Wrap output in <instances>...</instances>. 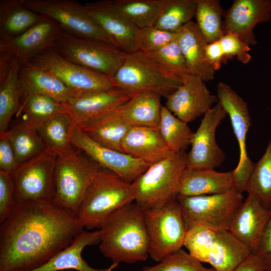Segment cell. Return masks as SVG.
<instances>
[{"mask_svg":"<svg viewBox=\"0 0 271 271\" xmlns=\"http://www.w3.org/2000/svg\"><path fill=\"white\" fill-rule=\"evenodd\" d=\"M29 62L51 72L75 92H91L114 88L112 77L66 59L53 47Z\"/></svg>","mask_w":271,"mask_h":271,"instance_id":"4fadbf2b","label":"cell"},{"mask_svg":"<svg viewBox=\"0 0 271 271\" xmlns=\"http://www.w3.org/2000/svg\"><path fill=\"white\" fill-rule=\"evenodd\" d=\"M68 112L66 105L46 96L36 95L26 99L17 115H21L22 121L39 129L54 116Z\"/></svg>","mask_w":271,"mask_h":271,"instance_id":"d6a6232c","label":"cell"},{"mask_svg":"<svg viewBox=\"0 0 271 271\" xmlns=\"http://www.w3.org/2000/svg\"><path fill=\"white\" fill-rule=\"evenodd\" d=\"M149 256L159 262L182 248L187 230L177 199L144 211Z\"/></svg>","mask_w":271,"mask_h":271,"instance_id":"52a82bcc","label":"cell"},{"mask_svg":"<svg viewBox=\"0 0 271 271\" xmlns=\"http://www.w3.org/2000/svg\"><path fill=\"white\" fill-rule=\"evenodd\" d=\"M187 124L176 116L165 106H162L158 128L171 152H184L190 145L194 132Z\"/></svg>","mask_w":271,"mask_h":271,"instance_id":"8d00e7d4","label":"cell"},{"mask_svg":"<svg viewBox=\"0 0 271 271\" xmlns=\"http://www.w3.org/2000/svg\"><path fill=\"white\" fill-rule=\"evenodd\" d=\"M74 150L57 157L54 173V201L77 214L101 167Z\"/></svg>","mask_w":271,"mask_h":271,"instance_id":"8992f818","label":"cell"},{"mask_svg":"<svg viewBox=\"0 0 271 271\" xmlns=\"http://www.w3.org/2000/svg\"><path fill=\"white\" fill-rule=\"evenodd\" d=\"M53 48L66 59L112 77L126 54L105 42L78 37L62 30Z\"/></svg>","mask_w":271,"mask_h":271,"instance_id":"ba28073f","label":"cell"},{"mask_svg":"<svg viewBox=\"0 0 271 271\" xmlns=\"http://www.w3.org/2000/svg\"><path fill=\"white\" fill-rule=\"evenodd\" d=\"M166 0H114L118 10L139 30L154 26Z\"/></svg>","mask_w":271,"mask_h":271,"instance_id":"d590c367","label":"cell"},{"mask_svg":"<svg viewBox=\"0 0 271 271\" xmlns=\"http://www.w3.org/2000/svg\"><path fill=\"white\" fill-rule=\"evenodd\" d=\"M117 108L80 128L100 145L123 152V140L131 127L124 121Z\"/></svg>","mask_w":271,"mask_h":271,"instance_id":"4dcf8cb0","label":"cell"},{"mask_svg":"<svg viewBox=\"0 0 271 271\" xmlns=\"http://www.w3.org/2000/svg\"><path fill=\"white\" fill-rule=\"evenodd\" d=\"M61 31L59 25L47 17L20 35L11 39H0V53L16 57L21 65L52 48Z\"/></svg>","mask_w":271,"mask_h":271,"instance_id":"ac0fdd59","label":"cell"},{"mask_svg":"<svg viewBox=\"0 0 271 271\" xmlns=\"http://www.w3.org/2000/svg\"><path fill=\"white\" fill-rule=\"evenodd\" d=\"M21 66L16 57L0 53V134L7 131L12 118L24 101L19 79Z\"/></svg>","mask_w":271,"mask_h":271,"instance_id":"7402d4cb","label":"cell"},{"mask_svg":"<svg viewBox=\"0 0 271 271\" xmlns=\"http://www.w3.org/2000/svg\"><path fill=\"white\" fill-rule=\"evenodd\" d=\"M84 6L89 15L106 34L113 46L126 54L139 50V29L118 10L113 1L88 3Z\"/></svg>","mask_w":271,"mask_h":271,"instance_id":"e0dca14e","label":"cell"},{"mask_svg":"<svg viewBox=\"0 0 271 271\" xmlns=\"http://www.w3.org/2000/svg\"><path fill=\"white\" fill-rule=\"evenodd\" d=\"M216 230L199 225H190L187 227L183 246L200 262H206Z\"/></svg>","mask_w":271,"mask_h":271,"instance_id":"ab89813d","label":"cell"},{"mask_svg":"<svg viewBox=\"0 0 271 271\" xmlns=\"http://www.w3.org/2000/svg\"><path fill=\"white\" fill-rule=\"evenodd\" d=\"M245 191L255 195L265 207L271 209V137L264 154L254 164Z\"/></svg>","mask_w":271,"mask_h":271,"instance_id":"f35d334b","label":"cell"},{"mask_svg":"<svg viewBox=\"0 0 271 271\" xmlns=\"http://www.w3.org/2000/svg\"><path fill=\"white\" fill-rule=\"evenodd\" d=\"M19 79L24 101L32 96L40 95L65 104L77 92L51 72L30 62L21 66Z\"/></svg>","mask_w":271,"mask_h":271,"instance_id":"603a6c76","label":"cell"},{"mask_svg":"<svg viewBox=\"0 0 271 271\" xmlns=\"http://www.w3.org/2000/svg\"><path fill=\"white\" fill-rule=\"evenodd\" d=\"M205 58L207 63L215 71L221 68L226 59L219 41L207 44Z\"/></svg>","mask_w":271,"mask_h":271,"instance_id":"c3c4849f","label":"cell"},{"mask_svg":"<svg viewBox=\"0 0 271 271\" xmlns=\"http://www.w3.org/2000/svg\"><path fill=\"white\" fill-rule=\"evenodd\" d=\"M251 253L228 229L217 230L206 262L216 271H233Z\"/></svg>","mask_w":271,"mask_h":271,"instance_id":"f1b7e54d","label":"cell"},{"mask_svg":"<svg viewBox=\"0 0 271 271\" xmlns=\"http://www.w3.org/2000/svg\"><path fill=\"white\" fill-rule=\"evenodd\" d=\"M262 261L266 271H271V216L262 234L255 254Z\"/></svg>","mask_w":271,"mask_h":271,"instance_id":"7dc6e473","label":"cell"},{"mask_svg":"<svg viewBox=\"0 0 271 271\" xmlns=\"http://www.w3.org/2000/svg\"><path fill=\"white\" fill-rule=\"evenodd\" d=\"M114 88L130 95L153 91L165 97L182 83V78L166 71L141 51L126 54L124 62L112 77Z\"/></svg>","mask_w":271,"mask_h":271,"instance_id":"5b68a950","label":"cell"},{"mask_svg":"<svg viewBox=\"0 0 271 271\" xmlns=\"http://www.w3.org/2000/svg\"><path fill=\"white\" fill-rule=\"evenodd\" d=\"M219 103L228 115L237 140L239 157L238 164L232 170L233 189L242 193L252 172L255 163L248 157L246 149V137L251 125L247 103L228 84L219 82L217 86Z\"/></svg>","mask_w":271,"mask_h":271,"instance_id":"30bf717a","label":"cell"},{"mask_svg":"<svg viewBox=\"0 0 271 271\" xmlns=\"http://www.w3.org/2000/svg\"><path fill=\"white\" fill-rule=\"evenodd\" d=\"M184 152L151 165L131 183L134 202L142 210L160 207L176 199L181 176L187 168Z\"/></svg>","mask_w":271,"mask_h":271,"instance_id":"277c9868","label":"cell"},{"mask_svg":"<svg viewBox=\"0 0 271 271\" xmlns=\"http://www.w3.org/2000/svg\"><path fill=\"white\" fill-rule=\"evenodd\" d=\"M76 126L71 115L63 112L47 121L38 132L46 149L58 157L74 150L71 139Z\"/></svg>","mask_w":271,"mask_h":271,"instance_id":"1f68e13d","label":"cell"},{"mask_svg":"<svg viewBox=\"0 0 271 271\" xmlns=\"http://www.w3.org/2000/svg\"><path fill=\"white\" fill-rule=\"evenodd\" d=\"M270 17V1L235 0L224 13L225 34H234L249 46L255 45L254 27Z\"/></svg>","mask_w":271,"mask_h":271,"instance_id":"44dd1931","label":"cell"},{"mask_svg":"<svg viewBox=\"0 0 271 271\" xmlns=\"http://www.w3.org/2000/svg\"><path fill=\"white\" fill-rule=\"evenodd\" d=\"M72 145L90 159L129 183L133 182L151 165L124 153L103 146L76 126L72 133Z\"/></svg>","mask_w":271,"mask_h":271,"instance_id":"9a60e30c","label":"cell"},{"mask_svg":"<svg viewBox=\"0 0 271 271\" xmlns=\"http://www.w3.org/2000/svg\"><path fill=\"white\" fill-rule=\"evenodd\" d=\"M99 230V249L112 263L132 264L148 258L149 239L144 210L135 202L111 214Z\"/></svg>","mask_w":271,"mask_h":271,"instance_id":"7a4b0ae2","label":"cell"},{"mask_svg":"<svg viewBox=\"0 0 271 271\" xmlns=\"http://www.w3.org/2000/svg\"><path fill=\"white\" fill-rule=\"evenodd\" d=\"M99 230L92 232L82 230L71 243L40 267L30 271H60L68 269L77 271H113L118 265L112 263L106 268L92 267L83 258L82 252L89 245L99 243Z\"/></svg>","mask_w":271,"mask_h":271,"instance_id":"cb8c5ba5","label":"cell"},{"mask_svg":"<svg viewBox=\"0 0 271 271\" xmlns=\"http://www.w3.org/2000/svg\"><path fill=\"white\" fill-rule=\"evenodd\" d=\"M24 1L29 9L51 19L62 30L71 35L112 45L106 34L89 15L84 5L73 0Z\"/></svg>","mask_w":271,"mask_h":271,"instance_id":"8fae6325","label":"cell"},{"mask_svg":"<svg viewBox=\"0 0 271 271\" xmlns=\"http://www.w3.org/2000/svg\"><path fill=\"white\" fill-rule=\"evenodd\" d=\"M177 41L184 57L189 74L197 75L204 82L214 78L215 71L205 58L206 40L193 21L177 32Z\"/></svg>","mask_w":271,"mask_h":271,"instance_id":"484cf974","label":"cell"},{"mask_svg":"<svg viewBox=\"0 0 271 271\" xmlns=\"http://www.w3.org/2000/svg\"><path fill=\"white\" fill-rule=\"evenodd\" d=\"M57 157L48 149L20 165L12 174L16 203L54 200V173Z\"/></svg>","mask_w":271,"mask_h":271,"instance_id":"7c38bea8","label":"cell"},{"mask_svg":"<svg viewBox=\"0 0 271 271\" xmlns=\"http://www.w3.org/2000/svg\"><path fill=\"white\" fill-rule=\"evenodd\" d=\"M197 0H166L155 26L177 32L195 17Z\"/></svg>","mask_w":271,"mask_h":271,"instance_id":"74e56055","label":"cell"},{"mask_svg":"<svg viewBox=\"0 0 271 271\" xmlns=\"http://www.w3.org/2000/svg\"><path fill=\"white\" fill-rule=\"evenodd\" d=\"M224 13L218 0H197L195 23L207 43L219 41L225 34Z\"/></svg>","mask_w":271,"mask_h":271,"instance_id":"e575fe53","label":"cell"},{"mask_svg":"<svg viewBox=\"0 0 271 271\" xmlns=\"http://www.w3.org/2000/svg\"><path fill=\"white\" fill-rule=\"evenodd\" d=\"M233 271H266L265 267L257 255L250 254Z\"/></svg>","mask_w":271,"mask_h":271,"instance_id":"681fc988","label":"cell"},{"mask_svg":"<svg viewBox=\"0 0 271 271\" xmlns=\"http://www.w3.org/2000/svg\"><path fill=\"white\" fill-rule=\"evenodd\" d=\"M232 189V171L219 172L212 169L186 168L180 179L178 195L192 196L221 194Z\"/></svg>","mask_w":271,"mask_h":271,"instance_id":"4316f807","label":"cell"},{"mask_svg":"<svg viewBox=\"0 0 271 271\" xmlns=\"http://www.w3.org/2000/svg\"><path fill=\"white\" fill-rule=\"evenodd\" d=\"M227 115L219 102L204 115L192 137L191 150L186 155L187 168L215 169L223 163L225 154L218 145L215 134Z\"/></svg>","mask_w":271,"mask_h":271,"instance_id":"5bb4252c","label":"cell"},{"mask_svg":"<svg viewBox=\"0 0 271 271\" xmlns=\"http://www.w3.org/2000/svg\"><path fill=\"white\" fill-rule=\"evenodd\" d=\"M271 216L258 198L248 193L236 213L228 230L250 251L256 254L259 243Z\"/></svg>","mask_w":271,"mask_h":271,"instance_id":"ffe728a7","label":"cell"},{"mask_svg":"<svg viewBox=\"0 0 271 271\" xmlns=\"http://www.w3.org/2000/svg\"><path fill=\"white\" fill-rule=\"evenodd\" d=\"M141 271H216L203 266L201 262L183 248L153 266H144Z\"/></svg>","mask_w":271,"mask_h":271,"instance_id":"b9f144b4","label":"cell"},{"mask_svg":"<svg viewBox=\"0 0 271 271\" xmlns=\"http://www.w3.org/2000/svg\"><path fill=\"white\" fill-rule=\"evenodd\" d=\"M225 59L236 57L243 64L249 63L251 59L250 46L243 42L236 35L225 34L219 40Z\"/></svg>","mask_w":271,"mask_h":271,"instance_id":"ee69618b","label":"cell"},{"mask_svg":"<svg viewBox=\"0 0 271 271\" xmlns=\"http://www.w3.org/2000/svg\"><path fill=\"white\" fill-rule=\"evenodd\" d=\"M134 202L131 183L102 167L88 188L77 215L84 228L99 229L111 214Z\"/></svg>","mask_w":271,"mask_h":271,"instance_id":"3957f363","label":"cell"},{"mask_svg":"<svg viewBox=\"0 0 271 271\" xmlns=\"http://www.w3.org/2000/svg\"><path fill=\"white\" fill-rule=\"evenodd\" d=\"M205 82L199 76L188 74L182 83L166 97L165 106L176 116L188 123L204 115L218 102Z\"/></svg>","mask_w":271,"mask_h":271,"instance_id":"2e32d148","label":"cell"},{"mask_svg":"<svg viewBox=\"0 0 271 271\" xmlns=\"http://www.w3.org/2000/svg\"><path fill=\"white\" fill-rule=\"evenodd\" d=\"M130 97L125 92L114 88L76 92L65 105L76 126L82 128L119 107Z\"/></svg>","mask_w":271,"mask_h":271,"instance_id":"d6986e66","label":"cell"},{"mask_svg":"<svg viewBox=\"0 0 271 271\" xmlns=\"http://www.w3.org/2000/svg\"><path fill=\"white\" fill-rule=\"evenodd\" d=\"M84 228L55 201L16 204L0 227V271H30L67 247Z\"/></svg>","mask_w":271,"mask_h":271,"instance_id":"6da1fadb","label":"cell"},{"mask_svg":"<svg viewBox=\"0 0 271 271\" xmlns=\"http://www.w3.org/2000/svg\"><path fill=\"white\" fill-rule=\"evenodd\" d=\"M146 54L159 66L171 74L182 78L189 74L177 39L158 50Z\"/></svg>","mask_w":271,"mask_h":271,"instance_id":"60d3db41","label":"cell"},{"mask_svg":"<svg viewBox=\"0 0 271 271\" xmlns=\"http://www.w3.org/2000/svg\"><path fill=\"white\" fill-rule=\"evenodd\" d=\"M122 152L152 165L172 153L165 144L158 128L133 126L125 136Z\"/></svg>","mask_w":271,"mask_h":271,"instance_id":"d4e9b609","label":"cell"},{"mask_svg":"<svg viewBox=\"0 0 271 271\" xmlns=\"http://www.w3.org/2000/svg\"><path fill=\"white\" fill-rule=\"evenodd\" d=\"M16 204L12 175L0 170V223L10 214Z\"/></svg>","mask_w":271,"mask_h":271,"instance_id":"f6af8a7d","label":"cell"},{"mask_svg":"<svg viewBox=\"0 0 271 271\" xmlns=\"http://www.w3.org/2000/svg\"><path fill=\"white\" fill-rule=\"evenodd\" d=\"M7 133L20 165L46 149L38 131L22 121L7 131Z\"/></svg>","mask_w":271,"mask_h":271,"instance_id":"836d02e7","label":"cell"},{"mask_svg":"<svg viewBox=\"0 0 271 271\" xmlns=\"http://www.w3.org/2000/svg\"><path fill=\"white\" fill-rule=\"evenodd\" d=\"M162 95L153 91H142L130 95L117 108L124 121L131 127L159 128L162 105Z\"/></svg>","mask_w":271,"mask_h":271,"instance_id":"83f0119b","label":"cell"},{"mask_svg":"<svg viewBox=\"0 0 271 271\" xmlns=\"http://www.w3.org/2000/svg\"><path fill=\"white\" fill-rule=\"evenodd\" d=\"M187 227L199 225L214 229H228L243 201L242 193L232 189L221 194L178 195Z\"/></svg>","mask_w":271,"mask_h":271,"instance_id":"9c48e42d","label":"cell"},{"mask_svg":"<svg viewBox=\"0 0 271 271\" xmlns=\"http://www.w3.org/2000/svg\"><path fill=\"white\" fill-rule=\"evenodd\" d=\"M19 166L7 131L0 134V170L12 175Z\"/></svg>","mask_w":271,"mask_h":271,"instance_id":"bcb514c9","label":"cell"},{"mask_svg":"<svg viewBox=\"0 0 271 271\" xmlns=\"http://www.w3.org/2000/svg\"><path fill=\"white\" fill-rule=\"evenodd\" d=\"M177 39V33L166 31L154 26L139 31L137 37L139 51L148 53L158 50Z\"/></svg>","mask_w":271,"mask_h":271,"instance_id":"7bdbcfd3","label":"cell"},{"mask_svg":"<svg viewBox=\"0 0 271 271\" xmlns=\"http://www.w3.org/2000/svg\"><path fill=\"white\" fill-rule=\"evenodd\" d=\"M43 17L27 7L24 0H1L0 39L20 35Z\"/></svg>","mask_w":271,"mask_h":271,"instance_id":"f546056e","label":"cell"}]
</instances>
